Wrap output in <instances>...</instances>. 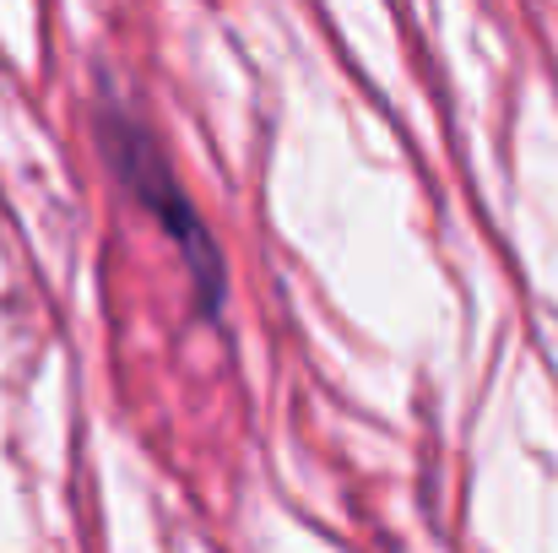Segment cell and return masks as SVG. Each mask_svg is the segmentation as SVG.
<instances>
[{
    "label": "cell",
    "instance_id": "1",
    "mask_svg": "<svg viewBox=\"0 0 558 553\" xmlns=\"http://www.w3.org/2000/svg\"><path fill=\"white\" fill-rule=\"evenodd\" d=\"M93 136H98V153H104L109 175L120 180V190H125V195L163 228V239L185 255L190 288H195L201 310H206V315H222V304H228V261H222L211 228L201 223V212H195L190 190L180 184V175H174V164H169L158 131L147 125V115H142L131 98H120L114 87H104V98H98V109H93Z\"/></svg>",
    "mask_w": 558,
    "mask_h": 553
}]
</instances>
